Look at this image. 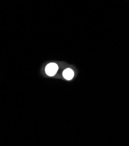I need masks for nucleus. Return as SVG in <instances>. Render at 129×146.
<instances>
[{
    "instance_id": "1",
    "label": "nucleus",
    "mask_w": 129,
    "mask_h": 146,
    "mask_svg": "<svg viewBox=\"0 0 129 146\" xmlns=\"http://www.w3.org/2000/svg\"><path fill=\"white\" fill-rule=\"evenodd\" d=\"M58 69V66L55 63H50L48 64L46 67V73L47 75L52 76L55 75Z\"/></svg>"
},
{
    "instance_id": "2",
    "label": "nucleus",
    "mask_w": 129,
    "mask_h": 146,
    "mask_svg": "<svg viewBox=\"0 0 129 146\" xmlns=\"http://www.w3.org/2000/svg\"><path fill=\"white\" fill-rule=\"evenodd\" d=\"M75 73L73 70L70 68H67L63 72V76L66 80H71L74 77Z\"/></svg>"
}]
</instances>
